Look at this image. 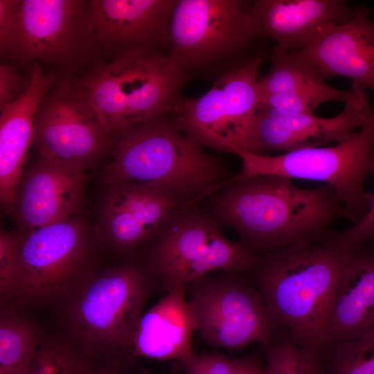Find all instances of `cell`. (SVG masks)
<instances>
[{"instance_id":"cell-1","label":"cell","mask_w":374,"mask_h":374,"mask_svg":"<svg viewBox=\"0 0 374 374\" xmlns=\"http://www.w3.org/2000/svg\"><path fill=\"white\" fill-rule=\"evenodd\" d=\"M355 247L331 231L258 256L247 271L277 328L323 364L332 305Z\"/></svg>"},{"instance_id":"cell-2","label":"cell","mask_w":374,"mask_h":374,"mask_svg":"<svg viewBox=\"0 0 374 374\" xmlns=\"http://www.w3.org/2000/svg\"><path fill=\"white\" fill-rule=\"evenodd\" d=\"M216 192L209 197L208 213L233 229L256 256L326 235L337 219L353 222L335 189L326 184L305 189L289 177L260 175Z\"/></svg>"},{"instance_id":"cell-3","label":"cell","mask_w":374,"mask_h":374,"mask_svg":"<svg viewBox=\"0 0 374 374\" xmlns=\"http://www.w3.org/2000/svg\"><path fill=\"white\" fill-rule=\"evenodd\" d=\"M112 141L111 157L99 171L104 184L175 185L186 190L193 204L231 177L224 164L166 115L132 125Z\"/></svg>"},{"instance_id":"cell-4","label":"cell","mask_w":374,"mask_h":374,"mask_svg":"<svg viewBox=\"0 0 374 374\" xmlns=\"http://www.w3.org/2000/svg\"><path fill=\"white\" fill-rule=\"evenodd\" d=\"M189 75L167 53L116 57L73 82L111 139L129 126L172 113Z\"/></svg>"},{"instance_id":"cell-5","label":"cell","mask_w":374,"mask_h":374,"mask_svg":"<svg viewBox=\"0 0 374 374\" xmlns=\"http://www.w3.org/2000/svg\"><path fill=\"white\" fill-rule=\"evenodd\" d=\"M242 160L239 174L217 185L260 175L319 181L332 186L356 224L369 211L373 195L365 190V181L374 173V110L359 132L330 147H314L269 156L235 151Z\"/></svg>"},{"instance_id":"cell-6","label":"cell","mask_w":374,"mask_h":374,"mask_svg":"<svg viewBox=\"0 0 374 374\" xmlns=\"http://www.w3.org/2000/svg\"><path fill=\"white\" fill-rule=\"evenodd\" d=\"M154 280L148 267L127 262L93 274L66 301V321L89 357L132 348Z\"/></svg>"},{"instance_id":"cell-7","label":"cell","mask_w":374,"mask_h":374,"mask_svg":"<svg viewBox=\"0 0 374 374\" xmlns=\"http://www.w3.org/2000/svg\"><path fill=\"white\" fill-rule=\"evenodd\" d=\"M19 231L12 298L19 305L66 301L93 274V235L83 219L74 216L31 231Z\"/></svg>"},{"instance_id":"cell-8","label":"cell","mask_w":374,"mask_h":374,"mask_svg":"<svg viewBox=\"0 0 374 374\" xmlns=\"http://www.w3.org/2000/svg\"><path fill=\"white\" fill-rule=\"evenodd\" d=\"M152 241L148 268L166 293L215 271L247 272L258 257L226 238L220 224L196 203L177 212Z\"/></svg>"},{"instance_id":"cell-9","label":"cell","mask_w":374,"mask_h":374,"mask_svg":"<svg viewBox=\"0 0 374 374\" xmlns=\"http://www.w3.org/2000/svg\"><path fill=\"white\" fill-rule=\"evenodd\" d=\"M261 37L251 3L177 0L169 26L170 61L186 74L244 55Z\"/></svg>"},{"instance_id":"cell-10","label":"cell","mask_w":374,"mask_h":374,"mask_svg":"<svg viewBox=\"0 0 374 374\" xmlns=\"http://www.w3.org/2000/svg\"><path fill=\"white\" fill-rule=\"evenodd\" d=\"M184 285L195 331L213 347H264L278 330L260 294L242 272L208 274Z\"/></svg>"},{"instance_id":"cell-11","label":"cell","mask_w":374,"mask_h":374,"mask_svg":"<svg viewBox=\"0 0 374 374\" xmlns=\"http://www.w3.org/2000/svg\"><path fill=\"white\" fill-rule=\"evenodd\" d=\"M266 57L260 51L227 70L197 98H181L172 118L202 147L234 154L245 152L258 109L257 74Z\"/></svg>"},{"instance_id":"cell-12","label":"cell","mask_w":374,"mask_h":374,"mask_svg":"<svg viewBox=\"0 0 374 374\" xmlns=\"http://www.w3.org/2000/svg\"><path fill=\"white\" fill-rule=\"evenodd\" d=\"M33 143L39 160L85 172L104 166L113 147L112 139L69 75L51 87L42 100L35 117Z\"/></svg>"},{"instance_id":"cell-13","label":"cell","mask_w":374,"mask_h":374,"mask_svg":"<svg viewBox=\"0 0 374 374\" xmlns=\"http://www.w3.org/2000/svg\"><path fill=\"white\" fill-rule=\"evenodd\" d=\"M98 47L90 1L18 0L11 58L71 69Z\"/></svg>"},{"instance_id":"cell-14","label":"cell","mask_w":374,"mask_h":374,"mask_svg":"<svg viewBox=\"0 0 374 374\" xmlns=\"http://www.w3.org/2000/svg\"><path fill=\"white\" fill-rule=\"evenodd\" d=\"M94 233L123 254L152 241L168 221L193 199L181 187L128 181L105 184Z\"/></svg>"},{"instance_id":"cell-15","label":"cell","mask_w":374,"mask_h":374,"mask_svg":"<svg viewBox=\"0 0 374 374\" xmlns=\"http://www.w3.org/2000/svg\"><path fill=\"white\" fill-rule=\"evenodd\" d=\"M371 109L366 90L361 88L332 118L285 114L259 105L244 152L266 155L269 152L285 153L332 141L341 143L362 126Z\"/></svg>"},{"instance_id":"cell-16","label":"cell","mask_w":374,"mask_h":374,"mask_svg":"<svg viewBox=\"0 0 374 374\" xmlns=\"http://www.w3.org/2000/svg\"><path fill=\"white\" fill-rule=\"evenodd\" d=\"M344 23L321 26L310 42L289 55L315 68L323 78L343 76L374 91V18L366 6L355 7Z\"/></svg>"},{"instance_id":"cell-17","label":"cell","mask_w":374,"mask_h":374,"mask_svg":"<svg viewBox=\"0 0 374 374\" xmlns=\"http://www.w3.org/2000/svg\"><path fill=\"white\" fill-rule=\"evenodd\" d=\"M177 0L90 1L98 47L116 57L169 51V26ZM164 53V52H163Z\"/></svg>"},{"instance_id":"cell-18","label":"cell","mask_w":374,"mask_h":374,"mask_svg":"<svg viewBox=\"0 0 374 374\" xmlns=\"http://www.w3.org/2000/svg\"><path fill=\"white\" fill-rule=\"evenodd\" d=\"M87 172L41 160L24 169L14 195L12 218L18 230L31 231L66 221L80 211Z\"/></svg>"},{"instance_id":"cell-19","label":"cell","mask_w":374,"mask_h":374,"mask_svg":"<svg viewBox=\"0 0 374 374\" xmlns=\"http://www.w3.org/2000/svg\"><path fill=\"white\" fill-rule=\"evenodd\" d=\"M55 80L53 71L46 72L40 64H33L27 89L0 109V202L11 217L15 188L33 141L35 117Z\"/></svg>"},{"instance_id":"cell-20","label":"cell","mask_w":374,"mask_h":374,"mask_svg":"<svg viewBox=\"0 0 374 374\" xmlns=\"http://www.w3.org/2000/svg\"><path fill=\"white\" fill-rule=\"evenodd\" d=\"M251 11L261 37L287 53L306 46L323 25L344 24L354 13L344 0H256Z\"/></svg>"},{"instance_id":"cell-21","label":"cell","mask_w":374,"mask_h":374,"mask_svg":"<svg viewBox=\"0 0 374 374\" xmlns=\"http://www.w3.org/2000/svg\"><path fill=\"white\" fill-rule=\"evenodd\" d=\"M186 296L185 285L179 284L141 316L130 357L175 359L183 364L194 356L195 328Z\"/></svg>"},{"instance_id":"cell-22","label":"cell","mask_w":374,"mask_h":374,"mask_svg":"<svg viewBox=\"0 0 374 374\" xmlns=\"http://www.w3.org/2000/svg\"><path fill=\"white\" fill-rule=\"evenodd\" d=\"M373 329L374 240H371L356 245L342 275L328 323V348Z\"/></svg>"},{"instance_id":"cell-23","label":"cell","mask_w":374,"mask_h":374,"mask_svg":"<svg viewBox=\"0 0 374 374\" xmlns=\"http://www.w3.org/2000/svg\"><path fill=\"white\" fill-rule=\"evenodd\" d=\"M269 72L257 81L259 100L280 93H334L338 89L326 84L312 65L292 57L276 45L270 52Z\"/></svg>"},{"instance_id":"cell-24","label":"cell","mask_w":374,"mask_h":374,"mask_svg":"<svg viewBox=\"0 0 374 374\" xmlns=\"http://www.w3.org/2000/svg\"><path fill=\"white\" fill-rule=\"evenodd\" d=\"M42 337L30 321L5 306L0 316V374H21Z\"/></svg>"},{"instance_id":"cell-25","label":"cell","mask_w":374,"mask_h":374,"mask_svg":"<svg viewBox=\"0 0 374 374\" xmlns=\"http://www.w3.org/2000/svg\"><path fill=\"white\" fill-rule=\"evenodd\" d=\"M99 368L75 345L43 338L34 357L21 374H98Z\"/></svg>"},{"instance_id":"cell-26","label":"cell","mask_w":374,"mask_h":374,"mask_svg":"<svg viewBox=\"0 0 374 374\" xmlns=\"http://www.w3.org/2000/svg\"><path fill=\"white\" fill-rule=\"evenodd\" d=\"M264 348L265 374H326L323 364L282 330L278 329Z\"/></svg>"},{"instance_id":"cell-27","label":"cell","mask_w":374,"mask_h":374,"mask_svg":"<svg viewBox=\"0 0 374 374\" xmlns=\"http://www.w3.org/2000/svg\"><path fill=\"white\" fill-rule=\"evenodd\" d=\"M326 364V374H374V329L330 345L323 359Z\"/></svg>"},{"instance_id":"cell-28","label":"cell","mask_w":374,"mask_h":374,"mask_svg":"<svg viewBox=\"0 0 374 374\" xmlns=\"http://www.w3.org/2000/svg\"><path fill=\"white\" fill-rule=\"evenodd\" d=\"M19 237V231L0 233V298L3 306L13 295Z\"/></svg>"},{"instance_id":"cell-29","label":"cell","mask_w":374,"mask_h":374,"mask_svg":"<svg viewBox=\"0 0 374 374\" xmlns=\"http://www.w3.org/2000/svg\"><path fill=\"white\" fill-rule=\"evenodd\" d=\"M18 0H0V52L10 57L16 37Z\"/></svg>"},{"instance_id":"cell-30","label":"cell","mask_w":374,"mask_h":374,"mask_svg":"<svg viewBox=\"0 0 374 374\" xmlns=\"http://www.w3.org/2000/svg\"><path fill=\"white\" fill-rule=\"evenodd\" d=\"M28 81L11 64L0 66V109L15 101L28 87Z\"/></svg>"},{"instance_id":"cell-31","label":"cell","mask_w":374,"mask_h":374,"mask_svg":"<svg viewBox=\"0 0 374 374\" xmlns=\"http://www.w3.org/2000/svg\"><path fill=\"white\" fill-rule=\"evenodd\" d=\"M338 236L344 242L357 245L374 240V195L369 211L350 228L338 232Z\"/></svg>"},{"instance_id":"cell-32","label":"cell","mask_w":374,"mask_h":374,"mask_svg":"<svg viewBox=\"0 0 374 374\" xmlns=\"http://www.w3.org/2000/svg\"><path fill=\"white\" fill-rule=\"evenodd\" d=\"M204 374H234L235 359H230L216 354L195 355Z\"/></svg>"},{"instance_id":"cell-33","label":"cell","mask_w":374,"mask_h":374,"mask_svg":"<svg viewBox=\"0 0 374 374\" xmlns=\"http://www.w3.org/2000/svg\"><path fill=\"white\" fill-rule=\"evenodd\" d=\"M235 361L234 374H265V368L253 357H246Z\"/></svg>"},{"instance_id":"cell-34","label":"cell","mask_w":374,"mask_h":374,"mask_svg":"<svg viewBox=\"0 0 374 374\" xmlns=\"http://www.w3.org/2000/svg\"><path fill=\"white\" fill-rule=\"evenodd\" d=\"M182 365L185 368L186 374H204L195 359V355L190 359Z\"/></svg>"},{"instance_id":"cell-35","label":"cell","mask_w":374,"mask_h":374,"mask_svg":"<svg viewBox=\"0 0 374 374\" xmlns=\"http://www.w3.org/2000/svg\"><path fill=\"white\" fill-rule=\"evenodd\" d=\"M98 374H119V370L115 364L100 366Z\"/></svg>"}]
</instances>
